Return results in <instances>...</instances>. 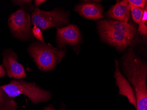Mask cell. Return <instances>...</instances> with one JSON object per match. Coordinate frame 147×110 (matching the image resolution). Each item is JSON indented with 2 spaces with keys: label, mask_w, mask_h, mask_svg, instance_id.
<instances>
[{
  "label": "cell",
  "mask_w": 147,
  "mask_h": 110,
  "mask_svg": "<svg viewBox=\"0 0 147 110\" xmlns=\"http://www.w3.org/2000/svg\"><path fill=\"white\" fill-rule=\"evenodd\" d=\"M17 54L11 50H6L3 57V66L5 68L7 75L11 78H25L26 74L24 67L17 61Z\"/></svg>",
  "instance_id": "cell-8"
},
{
  "label": "cell",
  "mask_w": 147,
  "mask_h": 110,
  "mask_svg": "<svg viewBox=\"0 0 147 110\" xmlns=\"http://www.w3.org/2000/svg\"><path fill=\"white\" fill-rule=\"evenodd\" d=\"M147 5H145L143 13L142 16V23L147 24Z\"/></svg>",
  "instance_id": "cell-19"
},
{
  "label": "cell",
  "mask_w": 147,
  "mask_h": 110,
  "mask_svg": "<svg viewBox=\"0 0 147 110\" xmlns=\"http://www.w3.org/2000/svg\"><path fill=\"white\" fill-rule=\"evenodd\" d=\"M108 21L118 32L125 37L130 43L134 41L137 32V27L135 25L111 20H108Z\"/></svg>",
  "instance_id": "cell-12"
},
{
  "label": "cell",
  "mask_w": 147,
  "mask_h": 110,
  "mask_svg": "<svg viewBox=\"0 0 147 110\" xmlns=\"http://www.w3.org/2000/svg\"><path fill=\"white\" fill-rule=\"evenodd\" d=\"M9 25L13 34L21 40L30 39L32 36L31 22L29 13L20 8L11 15Z\"/></svg>",
  "instance_id": "cell-5"
},
{
  "label": "cell",
  "mask_w": 147,
  "mask_h": 110,
  "mask_svg": "<svg viewBox=\"0 0 147 110\" xmlns=\"http://www.w3.org/2000/svg\"><path fill=\"white\" fill-rule=\"evenodd\" d=\"M138 24L139 27L138 29V32H139L141 35H144V36L147 35V25L142 22L139 23Z\"/></svg>",
  "instance_id": "cell-16"
},
{
  "label": "cell",
  "mask_w": 147,
  "mask_h": 110,
  "mask_svg": "<svg viewBox=\"0 0 147 110\" xmlns=\"http://www.w3.org/2000/svg\"><path fill=\"white\" fill-rule=\"evenodd\" d=\"M32 33L34 38L37 39L39 42H43V43L44 42L42 32L41 29L38 27L37 26L35 25H34V26L32 28Z\"/></svg>",
  "instance_id": "cell-14"
},
{
  "label": "cell",
  "mask_w": 147,
  "mask_h": 110,
  "mask_svg": "<svg viewBox=\"0 0 147 110\" xmlns=\"http://www.w3.org/2000/svg\"><path fill=\"white\" fill-rule=\"evenodd\" d=\"M45 1H45V0H36V1H34V5L35 6H38L44 3Z\"/></svg>",
  "instance_id": "cell-21"
},
{
  "label": "cell",
  "mask_w": 147,
  "mask_h": 110,
  "mask_svg": "<svg viewBox=\"0 0 147 110\" xmlns=\"http://www.w3.org/2000/svg\"><path fill=\"white\" fill-rule=\"evenodd\" d=\"M130 7L128 1L123 0L117 1L107 12L108 18L119 22L128 23L130 20Z\"/></svg>",
  "instance_id": "cell-10"
},
{
  "label": "cell",
  "mask_w": 147,
  "mask_h": 110,
  "mask_svg": "<svg viewBox=\"0 0 147 110\" xmlns=\"http://www.w3.org/2000/svg\"><path fill=\"white\" fill-rule=\"evenodd\" d=\"M31 24L37 26L43 30L52 27L57 28L68 24V16L61 11H44L35 8L31 15Z\"/></svg>",
  "instance_id": "cell-4"
},
{
  "label": "cell",
  "mask_w": 147,
  "mask_h": 110,
  "mask_svg": "<svg viewBox=\"0 0 147 110\" xmlns=\"http://www.w3.org/2000/svg\"><path fill=\"white\" fill-rule=\"evenodd\" d=\"M1 87L9 97H16L20 94H24L34 104L47 101L51 98L49 92L38 87L34 83L22 80H12L10 83L1 86Z\"/></svg>",
  "instance_id": "cell-3"
},
{
  "label": "cell",
  "mask_w": 147,
  "mask_h": 110,
  "mask_svg": "<svg viewBox=\"0 0 147 110\" xmlns=\"http://www.w3.org/2000/svg\"><path fill=\"white\" fill-rule=\"evenodd\" d=\"M132 19L135 23L138 24L142 22V18L144 9L136 8L130 6Z\"/></svg>",
  "instance_id": "cell-13"
},
{
  "label": "cell",
  "mask_w": 147,
  "mask_h": 110,
  "mask_svg": "<svg viewBox=\"0 0 147 110\" xmlns=\"http://www.w3.org/2000/svg\"><path fill=\"white\" fill-rule=\"evenodd\" d=\"M129 5L131 6L144 9L147 5L146 0H129L128 1Z\"/></svg>",
  "instance_id": "cell-15"
},
{
  "label": "cell",
  "mask_w": 147,
  "mask_h": 110,
  "mask_svg": "<svg viewBox=\"0 0 147 110\" xmlns=\"http://www.w3.org/2000/svg\"><path fill=\"white\" fill-rule=\"evenodd\" d=\"M44 110H56L54 109L53 107L51 106H49L47 107H45V108H44ZM63 110L62 109H61V110Z\"/></svg>",
  "instance_id": "cell-22"
},
{
  "label": "cell",
  "mask_w": 147,
  "mask_h": 110,
  "mask_svg": "<svg viewBox=\"0 0 147 110\" xmlns=\"http://www.w3.org/2000/svg\"><path fill=\"white\" fill-rule=\"evenodd\" d=\"M115 77L116 79V84L119 88V94L126 96L128 99L129 102L133 104L137 108V102L134 91L129 82L120 71L118 61L115 60Z\"/></svg>",
  "instance_id": "cell-11"
},
{
  "label": "cell",
  "mask_w": 147,
  "mask_h": 110,
  "mask_svg": "<svg viewBox=\"0 0 147 110\" xmlns=\"http://www.w3.org/2000/svg\"><path fill=\"white\" fill-rule=\"evenodd\" d=\"M7 94L5 93L1 86H0V105L4 101V100L7 98Z\"/></svg>",
  "instance_id": "cell-17"
},
{
  "label": "cell",
  "mask_w": 147,
  "mask_h": 110,
  "mask_svg": "<svg viewBox=\"0 0 147 110\" xmlns=\"http://www.w3.org/2000/svg\"><path fill=\"white\" fill-rule=\"evenodd\" d=\"M30 55L39 69L43 72L51 71L65 57L66 51L60 50L45 42L32 44L28 49Z\"/></svg>",
  "instance_id": "cell-2"
},
{
  "label": "cell",
  "mask_w": 147,
  "mask_h": 110,
  "mask_svg": "<svg viewBox=\"0 0 147 110\" xmlns=\"http://www.w3.org/2000/svg\"><path fill=\"white\" fill-rule=\"evenodd\" d=\"M100 36L105 42L116 48L118 51L125 50L131 43L117 31L108 20H101L97 24Z\"/></svg>",
  "instance_id": "cell-6"
},
{
  "label": "cell",
  "mask_w": 147,
  "mask_h": 110,
  "mask_svg": "<svg viewBox=\"0 0 147 110\" xmlns=\"http://www.w3.org/2000/svg\"><path fill=\"white\" fill-rule=\"evenodd\" d=\"M31 1H14V3H15L16 4H17V5H26L27 6H29L30 7L31 6L32 7V5L31 4Z\"/></svg>",
  "instance_id": "cell-18"
},
{
  "label": "cell",
  "mask_w": 147,
  "mask_h": 110,
  "mask_svg": "<svg viewBox=\"0 0 147 110\" xmlns=\"http://www.w3.org/2000/svg\"><path fill=\"white\" fill-rule=\"evenodd\" d=\"M121 67L132 85L137 102V110H147V66L130 47L121 58Z\"/></svg>",
  "instance_id": "cell-1"
},
{
  "label": "cell",
  "mask_w": 147,
  "mask_h": 110,
  "mask_svg": "<svg viewBox=\"0 0 147 110\" xmlns=\"http://www.w3.org/2000/svg\"><path fill=\"white\" fill-rule=\"evenodd\" d=\"M5 71L2 65H0V78L5 76Z\"/></svg>",
  "instance_id": "cell-20"
},
{
  "label": "cell",
  "mask_w": 147,
  "mask_h": 110,
  "mask_svg": "<svg viewBox=\"0 0 147 110\" xmlns=\"http://www.w3.org/2000/svg\"><path fill=\"white\" fill-rule=\"evenodd\" d=\"M57 43L59 47L66 45H77L81 40V34L78 27L74 24L57 28Z\"/></svg>",
  "instance_id": "cell-7"
},
{
  "label": "cell",
  "mask_w": 147,
  "mask_h": 110,
  "mask_svg": "<svg viewBox=\"0 0 147 110\" xmlns=\"http://www.w3.org/2000/svg\"><path fill=\"white\" fill-rule=\"evenodd\" d=\"M75 11L84 18L89 20H97L104 18L103 7L97 2H86L77 5Z\"/></svg>",
  "instance_id": "cell-9"
}]
</instances>
